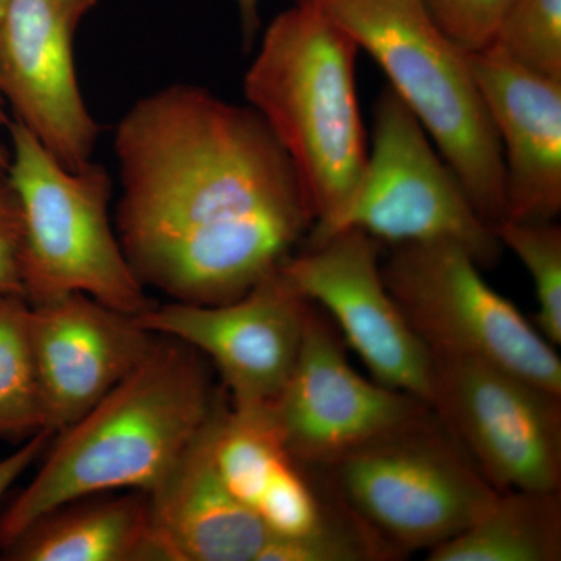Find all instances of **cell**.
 I'll list each match as a JSON object with an SVG mask.
<instances>
[{"mask_svg":"<svg viewBox=\"0 0 561 561\" xmlns=\"http://www.w3.org/2000/svg\"><path fill=\"white\" fill-rule=\"evenodd\" d=\"M147 494L73 501L2 549L11 561H144Z\"/></svg>","mask_w":561,"mask_h":561,"instance_id":"e0dca14e","label":"cell"},{"mask_svg":"<svg viewBox=\"0 0 561 561\" xmlns=\"http://www.w3.org/2000/svg\"><path fill=\"white\" fill-rule=\"evenodd\" d=\"M9 133L7 176L24 224L25 300L41 305L80 291L128 316L149 311L153 302L111 225L110 172L95 162L69 171L21 122H11Z\"/></svg>","mask_w":561,"mask_h":561,"instance_id":"5b68a950","label":"cell"},{"mask_svg":"<svg viewBox=\"0 0 561 561\" xmlns=\"http://www.w3.org/2000/svg\"><path fill=\"white\" fill-rule=\"evenodd\" d=\"M236 5H238L239 18H241L243 44L250 47L261 27V0H236Z\"/></svg>","mask_w":561,"mask_h":561,"instance_id":"484cf974","label":"cell"},{"mask_svg":"<svg viewBox=\"0 0 561 561\" xmlns=\"http://www.w3.org/2000/svg\"><path fill=\"white\" fill-rule=\"evenodd\" d=\"M348 228L382 245L460 243L481 267L496 264L502 250L456 173L390 87L375 103L371 149L353 197L330 227L309 232L306 242Z\"/></svg>","mask_w":561,"mask_h":561,"instance_id":"ba28073f","label":"cell"},{"mask_svg":"<svg viewBox=\"0 0 561 561\" xmlns=\"http://www.w3.org/2000/svg\"><path fill=\"white\" fill-rule=\"evenodd\" d=\"M101 0H7L0 14V91L14 117L69 171L92 162L101 125L76 69V35Z\"/></svg>","mask_w":561,"mask_h":561,"instance_id":"8fae6325","label":"cell"},{"mask_svg":"<svg viewBox=\"0 0 561 561\" xmlns=\"http://www.w3.org/2000/svg\"><path fill=\"white\" fill-rule=\"evenodd\" d=\"M381 272L432 357L483 362L561 394L556 346L483 279L481 265L460 243L391 247Z\"/></svg>","mask_w":561,"mask_h":561,"instance_id":"52a82bcc","label":"cell"},{"mask_svg":"<svg viewBox=\"0 0 561 561\" xmlns=\"http://www.w3.org/2000/svg\"><path fill=\"white\" fill-rule=\"evenodd\" d=\"M51 438H54V432L38 431L36 434H32L31 440L21 446L16 453L0 459V501L14 481L21 478L22 472L35 463L41 454L46 451Z\"/></svg>","mask_w":561,"mask_h":561,"instance_id":"d4e9b609","label":"cell"},{"mask_svg":"<svg viewBox=\"0 0 561 561\" xmlns=\"http://www.w3.org/2000/svg\"><path fill=\"white\" fill-rule=\"evenodd\" d=\"M430 561H560L561 493H500L478 522L427 551Z\"/></svg>","mask_w":561,"mask_h":561,"instance_id":"ac0fdd59","label":"cell"},{"mask_svg":"<svg viewBox=\"0 0 561 561\" xmlns=\"http://www.w3.org/2000/svg\"><path fill=\"white\" fill-rule=\"evenodd\" d=\"M432 364L431 411L494 490H561V394L483 362Z\"/></svg>","mask_w":561,"mask_h":561,"instance_id":"9c48e42d","label":"cell"},{"mask_svg":"<svg viewBox=\"0 0 561 561\" xmlns=\"http://www.w3.org/2000/svg\"><path fill=\"white\" fill-rule=\"evenodd\" d=\"M381 250L370 234L348 228L306 242L279 272L301 298L330 313L375 381L430 405L432 356L383 283Z\"/></svg>","mask_w":561,"mask_h":561,"instance_id":"30bf717a","label":"cell"},{"mask_svg":"<svg viewBox=\"0 0 561 561\" xmlns=\"http://www.w3.org/2000/svg\"><path fill=\"white\" fill-rule=\"evenodd\" d=\"M430 409L354 370L342 342L312 305L294 370L267 404L284 448L308 468L327 467Z\"/></svg>","mask_w":561,"mask_h":561,"instance_id":"7c38bea8","label":"cell"},{"mask_svg":"<svg viewBox=\"0 0 561 561\" xmlns=\"http://www.w3.org/2000/svg\"><path fill=\"white\" fill-rule=\"evenodd\" d=\"M468 58L500 139L504 220H556L561 210V80L524 69L494 46Z\"/></svg>","mask_w":561,"mask_h":561,"instance_id":"9a60e30c","label":"cell"},{"mask_svg":"<svg viewBox=\"0 0 561 561\" xmlns=\"http://www.w3.org/2000/svg\"><path fill=\"white\" fill-rule=\"evenodd\" d=\"M7 0H0V14H2L3 9H5Z\"/></svg>","mask_w":561,"mask_h":561,"instance_id":"83f0119b","label":"cell"},{"mask_svg":"<svg viewBox=\"0 0 561 561\" xmlns=\"http://www.w3.org/2000/svg\"><path fill=\"white\" fill-rule=\"evenodd\" d=\"M117 238L144 286L224 305L278 271L316 224L297 172L251 106L176 83L116 125Z\"/></svg>","mask_w":561,"mask_h":561,"instance_id":"6da1fadb","label":"cell"},{"mask_svg":"<svg viewBox=\"0 0 561 561\" xmlns=\"http://www.w3.org/2000/svg\"><path fill=\"white\" fill-rule=\"evenodd\" d=\"M323 523L295 537L271 535L257 561H383L401 553L332 494Z\"/></svg>","mask_w":561,"mask_h":561,"instance_id":"ffe728a7","label":"cell"},{"mask_svg":"<svg viewBox=\"0 0 561 561\" xmlns=\"http://www.w3.org/2000/svg\"><path fill=\"white\" fill-rule=\"evenodd\" d=\"M171 472L147 494L144 561H257L271 537L221 478L214 456L217 412Z\"/></svg>","mask_w":561,"mask_h":561,"instance_id":"2e32d148","label":"cell"},{"mask_svg":"<svg viewBox=\"0 0 561 561\" xmlns=\"http://www.w3.org/2000/svg\"><path fill=\"white\" fill-rule=\"evenodd\" d=\"M359 46L319 0H297L268 25L243 94L297 172L324 230L346 208L368 157L357 98Z\"/></svg>","mask_w":561,"mask_h":561,"instance_id":"3957f363","label":"cell"},{"mask_svg":"<svg viewBox=\"0 0 561 561\" xmlns=\"http://www.w3.org/2000/svg\"><path fill=\"white\" fill-rule=\"evenodd\" d=\"M221 397L198 351L154 337L102 401L55 434L39 471L0 516V549L70 502L114 490L149 493L197 438Z\"/></svg>","mask_w":561,"mask_h":561,"instance_id":"7a4b0ae2","label":"cell"},{"mask_svg":"<svg viewBox=\"0 0 561 561\" xmlns=\"http://www.w3.org/2000/svg\"><path fill=\"white\" fill-rule=\"evenodd\" d=\"M24 224L16 191L9 176L0 179V295L24 297L22 286Z\"/></svg>","mask_w":561,"mask_h":561,"instance_id":"cb8c5ba5","label":"cell"},{"mask_svg":"<svg viewBox=\"0 0 561 561\" xmlns=\"http://www.w3.org/2000/svg\"><path fill=\"white\" fill-rule=\"evenodd\" d=\"M5 101L2 95V91H0V125L5 124V116H3L2 103ZM10 168V149H7L5 144L0 140V179L2 176H7Z\"/></svg>","mask_w":561,"mask_h":561,"instance_id":"4316f807","label":"cell"},{"mask_svg":"<svg viewBox=\"0 0 561 561\" xmlns=\"http://www.w3.org/2000/svg\"><path fill=\"white\" fill-rule=\"evenodd\" d=\"M31 311L25 298L0 295V437L46 430Z\"/></svg>","mask_w":561,"mask_h":561,"instance_id":"d6986e66","label":"cell"},{"mask_svg":"<svg viewBox=\"0 0 561 561\" xmlns=\"http://www.w3.org/2000/svg\"><path fill=\"white\" fill-rule=\"evenodd\" d=\"M490 46L524 69L561 80V0H513Z\"/></svg>","mask_w":561,"mask_h":561,"instance_id":"7402d4cb","label":"cell"},{"mask_svg":"<svg viewBox=\"0 0 561 561\" xmlns=\"http://www.w3.org/2000/svg\"><path fill=\"white\" fill-rule=\"evenodd\" d=\"M431 20L468 54L486 49L513 0H421Z\"/></svg>","mask_w":561,"mask_h":561,"instance_id":"603a6c76","label":"cell"},{"mask_svg":"<svg viewBox=\"0 0 561 561\" xmlns=\"http://www.w3.org/2000/svg\"><path fill=\"white\" fill-rule=\"evenodd\" d=\"M321 470L332 494L401 556L451 540L500 496L431 409Z\"/></svg>","mask_w":561,"mask_h":561,"instance_id":"8992f818","label":"cell"},{"mask_svg":"<svg viewBox=\"0 0 561 561\" xmlns=\"http://www.w3.org/2000/svg\"><path fill=\"white\" fill-rule=\"evenodd\" d=\"M311 302L279 268L238 300L173 301L136 316L139 327L192 346L216 365L234 408L271 404L294 370Z\"/></svg>","mask_w":561,"mask_h":561,"instance_id":"4fadbf2b","label":"cell"},{"mask_svg":"<svg viewBox=\"0 0 561 561\" xmlns=\"http://www.w3.org/2000/svg\"><path fill=\"white\" fill-rule=\"evenodd\" d=\"M31 308L44 424L55 435L87 415L144 359L154 334L135 316L80 291Z\"/></svg>","mask_w":561,"mask_h":561,"instance_id":"5bb4252c","label":"cell"},{"mask_svg":"<svg viewBox=\"0 0 561 561\" xmlns=\"http://www.w3.org/2000/svg\"><path fill=\"white\" fill-rule=\"evenodd\" d=\"M389 77L491 228L505 219L500 139L470 66L421 0H319Z\"/></svg>","mask_w":561,"mask_h":561,"instance_id":"277c9868","label":"cell"},{"mask_svg":"<svg viewBox=\"0 0 561 561\" xmlns=\"http://www.w3.org/2000/svg\"><path fill=\"white\" fill-rule=\"evenodd\" d=\"M502 247L523 262L534 280L537 330L551 345H561V227L556 220H502L493 227Z\"/></svg>","mask_w":561,"mask_h":561,"instance_id":"44dd1931","label":"cell"}]
</instances>
